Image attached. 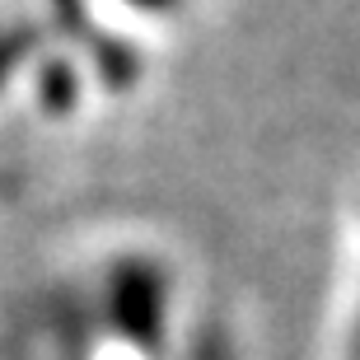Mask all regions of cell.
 <instances>
[{
	"label": "cell",
	"mask_w": 360,
	"mask_h": 360,
	"mask_svg": "<svg viewBox=\"0 0 360 360\" xmlns=\"http://www.w3.org/2000/svg\"><path fill=\"white\" fill-rule=\"evenodd\" d=\"M347 360H360V206H356V304H351V333H347Z\"/></svg>",
	"instance_id": "7a4b0ae2"
},
{
	"label": "cell",
	"mask_w": 360,
	"mask_h": 360,
	"mask_svg": "<svg viewBox=\"0 0 360 360\" xmlns=\"http://www.w3.org/2000/svg\"><path fill=\"white\" fill-rule=\"evenodd\" d=\"M98 10H103L122 33H131L136 42L155 47L164 33L183 28V19L197 10V0H98Z\"/></svg>",
	"instance_id": "6da1fadb"
},
{
	"label": "cell",
	"mask_w": 360,
	"mask_h": 360,
	"mask_svg": "<svg viewBox=\"0 0 360 360\" xmlns=\"http://www.w3.org/2000/svg\"><path fill=\"white\" fill-rule=\"evenodd\" d=\"M47 360H70V356H66V351H52V356H47Z\"/></svg>",
	"instance_id": "3957f363"
}]
</instances>
